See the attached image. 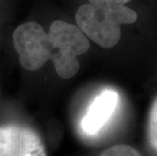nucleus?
I'll use <instances>...</instances> for the list:
<instances>
[{"instance_id": "7ed1b4c3", "label": "nucleus", "mask_w": 157, "mask_h": 156, "mask_svg": "<svg viewBox=\"0 0 157 156\" xmlns=\"http://www.w3.org/2000/svg\"><path fill=\"white\" fill-rule=\"evenodd\" d=\"M13 44L21 65L26 70L36 71L52 60L54 48L48 32L36 22L22 24L13 32Z\"/></svg>"}, {"instance_id": "f03ea898", "label": "nucleus", "mask_w": 157, "mask_h": 156, "mask_svg": "<svg viewBox=\"0 0 157 156\" xmlns=\"http://www.w3.org/2000/svg\"><path fill=\"white\" fill-rule=\"evenodd\" d=\"M48 36L56 51L51 61L57 74L63 79L73 77L80 67L77 56L89 49L88 38L77 25L63 21H53Z\"/></svg>"}, {"instance_id": "20e7f679", "label": "nucleus", "mask_w": 157, "mask_h": 156, "mask_svg": "<svg viewBox=\"0 0 157 156\" xmlns=\"http://www.w3.org/2000/svg\"><path fill=\"white\" fill-rule=\"evenodd\" d=\"M0 156H46L41 137L21 125L0 127Z\"/></svg>"}, {"instance_id": "39448f33", "label": "nucleus", "mask_w": 157, "mask_h": 156, "mask_svg": "<svg viewBox=\"0 0 157 156\" xmlns=\"http://www.w3.org/2000/svg\"><path fill=\"white\" fill-rule=\"evenodd\" d=\"M118 101V95L112 90L103 91L90 105L83 119V129L89 134H94L101 129L113 112Z\"/></svg>"}, {"instance_id": "6e6552de", "label": "nucleus", "mask_w": 157, "mask_h": 156, "mask_svg": "<svg viewBox=\"0 0 157 156\" xmlns=\"http://www.w3.org/2000/svg\"><path fill=\"white\" fill-rule=\"evenodd\" d=\"M131 0H88V3L99 7H112L117 5H124Z\"/></svg>"}, {"instance_id": "0eeeda50", "label": "nucleus", "mask_w": 157, "mask_h": 156, "mask_svg": "<svg viewBox=\"0 0 157 156\" xmlns=\"http://www.w3.org/2000/svg\"><path fill=\"white\" fill-rule=\"evenodd\" d=\"M148 136L152 147L157 151V98L153 101L151 111H150Z\"/></svg>"}, {"instance_id": "f257e3e1", "label": "nucleus", "mask_w": 157, "mask_h": 156, "mask_svg": "<svg viewBox=\"0 0 157 156\" xmlns=\"http://www.w3.org/2000/svg\"><path fill=\"white\" fill-rule=\"evenodd\" d=\"M137 18V13L125 5L99 7L90 3L80 6L75 15L76 24L83 34L105 49L119 43L121 25L134 24Z\"/></svg>"}, {"instance_id": "423d86ee", "label": "nucleus", "mask_w": 157, "mask_h": 156, "mask_svg": "<svg viewBox=\"0 0 157 156\" xmlns=\"http://www.w3.org/2000/svg\"><path fill=\"white\" fill-rule=\"evenodd\" d=\"M99 156H142L134 147L126 144H119L105 149Z\"/></svg>"}]
</instances>
